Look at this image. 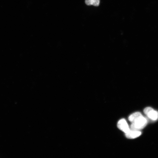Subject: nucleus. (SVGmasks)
<instances>
[{
  "instance_id": "1",
  "label": "nucleus",
  "mask_w": 158,
  "mask_h": 158,
  "mask_svg": "<svg viewBox=\"0 0 158 158\" xmlns=\"http://www.w3.org/2000/svg\"><path fill=\"white\" fill-rule=\"evenodd\" d=\"M147 122V119L142 115L132 123L130 129L139 131L144 128Z\"/></svg>"
},
{
  "instance_id": "2",
  "label": "nucleus",
  "mask_w": 158,
  "mask_h": 158,
  "mask_svg": "<svg viewBox=\"0 0 158 158\" xmlns=\"http://www.w3.org/2000/svg\"><path fill=\"white\" fill-rule=\"evenodd\" d=\"M144 114L150 119L153 121L158 119V112L151 107L145 108L143 110Z\"/></svg>"
},
{
  "instance_id": "3",
  "label": "nucleus",
  "mask_w": 158,
  "mask_h": 158,
  "mask_svg": "<svg viewBox=\"0 0 158 158\" xmlns=\"http://www.w3.org/2000/svg\"><path fill=\"white\" fill-rule=\"evenodd\" d=\"M117 126L118 128L125 133L128 132L130 129L126 120L124 119L119 120Z\"/></svg>"
},
{
  "instance_id": "4",
  "label": "nucleus",
  "mask_w": 158,
  "mask_h": 158,
  "mask_svg": "<svg viewBox=\"0 0 158 158\" xmlns=\"http://www.w3.org/2000/svg\"><path fill=\"white\" fill-rule=\"evenodd\" d=\"M141 134V132L139 130L130 129L128 132L125 133V136L128 138L134 139L139 136Z\"/></svg>"
},
{
  "instance_id": "5",
  "label": "nucleus",
  "mask_w": 158,
  "mask_h": 158,
  "mask_svg": "<svg viewBox=\"0 0 158 158\" xmlns=\"http://www.w3.org/2000/svg\"><path fill=\"white\" fill-rule=\"evenodd\" d=\"M142 116V115L140 112H136L131 114L129 116V120L132 123Z\"/></svg>"
},
{
  "instance_id": "6",
  "label": "nucleus",
  "mask_w": 158,
  "mask_h": 158,
  "mask_svg": "<svg viewBox=\"0 0 158 158\" xmlns=\"http://www.w3.org/2000/svg\"><path fill=\"white\" fill-rule=\"evenodd\" d=\"M85 3L88 6H98L100 4V0H85Z\"/></svg>"
}]
</instances>
